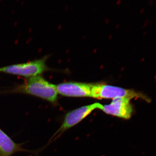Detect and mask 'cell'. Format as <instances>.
I'll return each instance as SVG.
<instances>
[{
  "instance_id": "7a4b0ae2",
  "label": "cell",
  "mask_w": 156,
  "mask_h": 156,
  "mask_svg": "<svg viewBox=\"0 0 156 156\" xmlns=\"http://www.w3.org/2000/svg\"><path fill=\"white\" fill-rule=\"evenodd\" d=\"M47 57L25 63L12 65L0 68V73L21 76L27 78L40 76L48 70Z\"/></svg>"
},
{
  "instance_id": "52a82bcc",
  "label": "cell",
  "mask_w": 156,
  "mask_h": 156,
  "mask_svg": "<svg viewBox=\"0 0 156 156\" xmlns=\"http://www.w3.org/2000/svg\"><path fill=\"white\" fill-rule=\"evenodd\" d=\"M23 151L20 145L14 142L0 129V156H11L17 152Z\"/></svg>"
},
{
  "instance_id": "3957f363",
  "label": "cell",
  "mask_w": 156,
  "mask_h": 156,
  "mask_svg": "<svg viewBox=\"0 0 156 156\" xmlns=\"http://www.w3.org/2000/svg\"><path fill=\"white\" fill-rule=\"evenodd\" d=\"M91 97L99 99L126 98L131 99L134 98H140L149 101V99L144 95L133 90L101 84H92Z\"/></svg>"
},
{
  "instance_id": "8992f818",
  "label": "cell",
  "mask_w": 156,
  "mask_h": 156,
  "mask_svg": "<svg viewBox=\"0 0 156 156\" xmlns=\"http://www.w3.org/2000/svg\"><path fill=\"white\" fill-rule=\"evenodd\" d=\"M93 84L78 83H63L56 85L57 93L68 97H91Z\"/></svg>"
},
{
  "instance_id": "6da1fadb",
  "label": "cell",
  "mask_w": 156,
  "mask_h": 156,
  "mask_svg": "<svg viewBox=\"0 0 156 156\" xmlns=\"http://www.w3.org/2000/svg\"><path fill=\"white\" fill-rule=\"evenodd\" d=\"M10 92L33 95L52 103L56 101L58 95L56 85L40 76L28 78L23 84L11 89Z\"/></svg>"
},
{
  "instance_id": "ba28073f",
  "label": "cell",
  "mask_w": 156,
  "mask_h": 156,
  "mask_svg": "<svg viewBox=\"0 0 156 156\" xmlns=\"http://www.w3.org/2000/svg\"><path fill=\"white\" fill-rule=\"evenodd\" d=\"M154 4V0H149V5L150 7H151Z\"/></svg>"
},
{
  "instance_id": "5b68a950",
  "label": "cell",
  "mask_w": 156,
  "mask_h": 156,
  "mask_svg": "<svg viewBox=\"0 0 156 156\" xmlns=\"http://www.w3.org/2000/svg\"><path fill=\"white\" fill-rule=\"evenodd\" d=\"M130 100L126 98H114L109 104L103 105L101 110L107 114L128 119L133 112Z\"/></svg>"
},
{
  "instance_id": "277c9868",
  "label": "cell",
  "mask_w": 156,
  "mask_h": 156,
  "mask_svg": "<svg viewBox=\"0 0 156 156\" xmlns=\"http://www.w3.org/2000/svg\"><path fill=\"white\" fill-rule=\"evenodd\" d=\"M102 106L103 105L101 104L95 103L79 108L68 113L61 127L56 131L54 136L63 133L67 129L77 125L90 114L93 110L97 108L101 109Z\"/></svg>"
}]
</instances>
